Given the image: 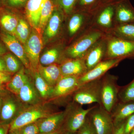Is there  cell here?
Segmentation results:
<instances>
[{
	"instance_id": "816d5d0a",
	"label": "cell",
	"mask_w": 134,
	"mask_h": 134,
	"mask_svg": "<svg viewBox=\"0 0 134 134\" xmlns=\"http://www.w3.org/2000/svg\"><path fill=\"white\" fill-rule=\"evenodd\" d=\"M52 1L54 3H58V0H52Z\"/></svg>"
},
{
	"instance_id": "83f0119b",
	"label": "cell",
	"mask_w": 134,
	"mask_h": 134,
	"mask_svg": "<svg viewBox=\"0 0 134 134\" xmlns=\"http://www.w3.org/2000/svg\"><path fill=\"white\" fill-rule=\"evenodd\" d=\"M116 31L120 38L134 41V23L120 24Z\"/></svg>"
},
{
	"instance_id": "3957f363",
	"label": "cell",
	"mask_w": 134,
	"mask_h": 134,
	"mask_svg": "<svg viewBox=\"0 0 134 134\" xmlns=\"http://www.w3.org/2000/svg\"><path fill=\"white\" fill-rule=\"evenodd\" d=\"M2 97L0 123L10 125L27 107L14 94L9 92Z\"/></svg>"
},
{
	"instance_id": "ab89813d",
	"label": "cell",
	"mask_w": 134,
	"mask_h": 134,
	"mask_svg": "<svg viewBox=\"0 0 134 134\" xmlns=\"http://www.w3.org/2000/svg\"><path fill=\"white\" fill-rule=\"evenodd\" d=\"M9 127V125L0 123V134H8Z\"/></svg>"
},
{
	"instance_id": "cb8c5ba5",
	"label": "cell",
	"mask_w": 134,
	"mask_h": 134,
	"mask_svg": "<svg viewBox=\"0 0 134 134\" xmlns=\"http://www.w3.org/2000/svg\"><path fill=\"white\" fill-rule=\"evenodd\" d=\"M104 52L103 46L99 45L94 47L87 54L85 62L88 71L93 69L100 62Z\"/></svg>"
},
{
	"instance_id": "277c9868",
	"label": "cell",
	"mask_w": 134,
	"mask_h": 134,
	"mask_svg": "<svg viewBox=\"0 0 134 134\" xmlns=\"http://www.w3.org/2000/svg\"><path fill=\"white\" fill-rule=\"evenodd\" d=\"M82 105L74 102L67 107V114L65 122L67 132L75 133L82 126L89 114L95 107L87 109L83 108Z\"/></svg>"
},
{
	"instance_id": "9a60e30c",
	"label": "cell",
	"mask_w": 134,
	"mask_h": 134,
	"mask_svg": "<svg viewBox=\"0 0 134 134\" xmlns=\"http://www.w3.org/2000/svg\"><path fill=\"white\" fill-rule=\"evenodd\" d=\"M47 0H29L25 8V16L30 26L38 32L41 10Z\"/></svg>"
},
{
	"instance_id": "8d00e7d4",
	"label": "cell",
	"mask_w": 134,
	"mask_h": 134,
	"mask_svg": "<svg viewBox=\"0 0 134 134\" xmlns=\"http://www.w3.org/2000/svg\"><path fill=\"white\" fill-rule=\"evenodd\" d=\"M125 121V133L129 134L134 127V113L130 115Z\"/></svg>"
},
{
	"instance_id": "8fae6325",
	"label": "cell",
	"mask_w": 134,
	"mask_h": 134,
	"mask_svg": "<svg viewBox=\"0 0 134 134\" xmlns=\"http://www.w3.org/2000/svg\"><path fill=\"white\" fill-rule=\"evenodd\" d=\"M123 59H110L100 62L93 69L79 77V86L84 83L100 79L106 72L119 64Z\"/></svg>"
},
{
	"instance_id": "c3c4849f",
	"label": "cell",
	"mask_w": 134,
	"mask_h": 134,
	"mask_svg": "<svg viewBox=\"0 0 134 134\" xmlns=\"http://www.w3.org/2000/svg\"><path fill=\"white\" fill-rule=\"evenodd\" d=\"M75 133H72L71 132H67L66 133H63L62 134H74Z\"/></svg>"
},
{
	"instance_id": "d6a6232c",
	"label": "cell",
	"mask_w": 134,
	"mask_h": 134,
	"mask_svg": "<svg viewBox=\"0 0 134 134\" xmlns=\"http://www.w3.org/2000/svg\"><path fill=\"white\" fill-rule=\"evenodd\" d=\"M77 132V134H97L89 114L83 125Z\"/></svg>"
},
{
	"instance_id": "ac0fdd59",
	"label": "cell",
	"mask_w": 134,
	"mask_h": 134,
	"mask_svg": "<svg viewBox=\"0 0 134 134\" xmlns=\"http://www.w3.org/2000/svg\"><path fill=\"white\" fill-rule=\"evenodd\" d=\"M44 80L52 87H54L62 77L60 66L56 63L44 66L39 64L37 70Z\"/></svg>"
},
{
	"instance_id": "4316f807",
	"label": "cell",
	"mask_w": 134,
	"mask_h": 134,
	"mask_svg": "<svg viewBox=\"0 0 134 134\" xmlns=\"http://www.w3.org/2000/svg\"><path fill=\"white\" fill-rule=\"evenodd\" d=\"M2 56L5 61L8 72L11 75L18 72L23 66H22L23 63L21 61L11 53H6Z\"/></svg>"
},
{
	"instance_id": "7dc6e473",
	"label": "cell",
	"mask_w": 134,
	"mask_h": 134,
	"mask_svg": "<svg viewBox=\"0 0 134 134\" xmlns=\"http://www.w3.org/2000/svg\"><path fill=\"white\" fill-rule=\"evenodd\" d=\"M3 103V99L2 97L0 96V112H1V109Z\"/></svg>"
},
{
	"instance_id": "4fadbf2b",
	"label": "cell",
	"mask_w": 134,
	"mask_h": 134,
	"mask_svg": "<svg viewBox=\"0 0 134 134\" xmlns=\"http://www.w3.org/2000/svg\"><path fill=\"white\" fill-rule=\"evenodd\" d=\"M16 10L0 7V30L15 36L20 16Z\"/></svg>"
},
{
	"instance_id": "7a4b0ae2",
	"label": "cell",
	"mask_w": 134,
	"mask_h": 134,
	"mask_svg": "<svg viewBox=\"0 0 134 134\" xmlns=\"http://www.w3.org/2000/svg\"><path fill=\"white\" fill-rule=\"evenodd\" d=\"M102 81L101 78L79 86L72 94L74 102L82 105L93 103L101 105Z\"/></svg>"
},
{
	"instance_id": "603a6c76",
	"label": "cell",
	"mask_w": 134,
	"mask_h": 134,
	"mask_svg": "<svg viewBox=\"0 0 134 134\" xmlns=\"http://www.w3.org/2000/svg\"><path fill=\"white\" fill-rule=\"evenodd\" d=\"M116 19L120 23H134V9L126 1L118 5L116 11Z\"/></svg>"
},
{
	"instance_id": "836d02e7",
	"label": "cell",
	"mask_w": 134,
	"mask_h": 134,
	"mask_svg": "<svg viewBox=\"0 0 134 134\" xmlns=\"http://www.w3.org/2000/svg\"><path fill=\"white\" fill-rule=\"evenodd\" d=\"M29 0H4L2 6L17 10L25 7Z\"/></svg>"
},
{
	"instance_id": "44dd1931",
	"label": "cell",
	"mask_w": 134,
	"mask_h": 134,
	"mask_svg": "<svg viewBox=\"0 0 134 134\" xmlns=\"http://www.w3.org/2000/svg\"><path fill=\"white\" fill-rule=\"evenodd\" d=\"M15 74L10 81L6 84V87L9 91L17 96L21 89L31 78L24 66Z\"/></svg>"
},
{
	"instance_id": "8992f818",
	"label": "cell",
	"mask_w": 134,
	"mask_h": 134,
	"mask_svg": "<svg viewBox=\"0 0 134 134\" xmlns=\"http://www.w3.org/2000/svg\"><path fill=\"white\" fill-rule=\"evenodd\" d=\"M89 115L97 134H113L114 125L111 115L103 106L95 105Z\"/></svg>"
},
{
	"instance_id": "d590c367",
	"label": "cell",
	"mask_w": 134,
	"mask_h": 134,
	"mask_svg": "<svg viewBox=\"0 0 134 134\" xmlns=\"http://www.w3.org/2000/svg\"><path fill=\"white\" fill-rule=\"evenodd\" d=\"M76 0H58V3L65 13L69 14L72 11Z\"/></svg>"
},
{
	"instance_id": "d6986e66",
	"label": "cell",
	"mask_w": 134,
	"mask_h": 134,
	"mask_svg": "<svg viewBox=\"0 0 134 134\" xmlns=\"http://www.w3.org/2000/svg\"><path fill=\"white\" fill-rule=\"evenodd\" d=\"M61 13L54 8L49 21L43 32V38L46 42L55 37L59 31L62 22Z\"/></svg>"
},
{
	"instance_id": "b9f144b4",
	"label": "cell",
	"mask_w": 134,
	"mask_h": 134,
	"mask_svg": "<svg viewBox=\"0 0 134 134\" xmlns=\"http://www.w3.org/2000/svg\"><path fill=\"white\" fill-rule=\"evenodd\" d=\"M0 71L8 72L5 61L2 56H0Z\"/></svg>"
},
{
	"instance_id": "f35d334b",
	"label": "cell",
	"mask_w": 134,
	"mask_h": 134,
	"mask_svg": "<svg viewBox=\"0 0 134 134\" xmlns=\"http://www.w3.org/2000/svg\"><path fill=\"white\" fill-rule=\"evenodd\" d=\"M125 121L120 123L119 125L115 126L113 134H125Z\"/></svg>"
},
{
	"instance_id": "f5cc1de1",
	"label": "cell",
	"mask_w": 134,
	"mask_h": 134,
	"mask_svg": "<svg viewBox=\"0 0 134 134\" xmlns=\"http://www.w3.org/2000/svg\"><path fill=\"white\" fill-rule=\"evenodd\" d=\"M1 39H0V42H1Z\"/></svg>"
},
{
	"instance_id": "e575fe53",
	"label": "cell",
	"mask_w": 134,
	"mask_h": 134,
	"mask_svg": "<svg viewBox=\"0 0 134 134\" xmlns=\"http://www.w3.org/2000/svg\"><path fill=\"white\" fill-rule=\"evenodd\" d=\"M37 121L25 125L19 129L20 134H40Z\"/></svg>"
},
{
	"instance_id": "60d3db41",
	"label": "cell",
	"mask_w": 134,
	"mask_h": 134,
	"mask_svg": "<svg viewBox=\"0 0 134 134\" xmlns=\"http://www.w3.org/2000/svg\"><path fill=\"white\" fill-rule=\"evenodd\" d=\"M6 87V84L0 82V96L2 97L9 92Z\"/></svg>"
},
{
	"instance_id": "4dcf8cb0",
	"label": "cell",
	"mask_w": 134,
	"mask_h": 134,
	"mask_svg": "<svg viewBox=\"0 0 134 134\" xmlns=\"http://www.w3.org/2000/svg\"><path fill=\"white\" fill-rule=\"evenodd\" d=\"M119 98L122 103L134 101V79L120 92H119Z\"/></svg>"
},
{
	"instance_id": "f1b7e54d",
	"label": "cell",
	"mask_w": 134,
	"mask_h": 134,
	"mask_svg": "<svg viewBox=\"0 0 134 134\" xmlns=\"http://www.w3.org/2000/svg\"><path fill=\"white\" fill-rule=\"evenodd\" d=\"M59 51L58 48H51L40 58V64L45 66L54 64L59 60Z\"/></svg>"
},
{
	"instance_id": "7c38bea8",
	"label": "cell",
	"mask_w": 134,
	"mask_h": 134,
	"mask_svg": "<svg viewBox=\"0 0 134 134\" xmlns=\"http://www.w3.org/2000/svg\"><path fill=\"white\" fill-rule=\"evenodd\" d=\"M79 77L62 76L54 87L52 99H60L72 95L79 86Z\"/></svg>"
},
{
	"instance_id": "5b68a950",
	"label": "cell",
	"mask_w": 134,
	"mask_h": 134,
	"mask_svg": "<svg viewBox=\"0 0 134 134\" xmlns=\"http://www.w3.org/2000/svg\"><path fill=\"white\" fill-rule=\"evenodd\" d=\"M116 78L107 76L102 79L101 88V105L108 112L110 113L117 104L119 90Z\"/></svg>"
},
{
	"instance_id": "484cf974",
	"label": "cell",
	"mask_w": 134,
	"mask_h": 134,
	"mask_svg": "<svg viewBox=\"0 0 134 134\" xmlns=\"http://www.w3.org/2000/svg\"><path fill=\"white\" fill-rule=\"evenodd\" d=\"M54 4L52 0H47L41 10L38 26V32L41 35L53 12Z\"/></svg>"
},
{
	"instance_id": "e0dca14e",
	"label": "cell",
	"mask_w": 134,
	"mask_h": 134,
	"mask_svg": "<svg viewBox=\"0 0 134 134\" xmlns=\"http://www.w3.org/2000/svg\"><path fill=\"white\" fill-rule=\"evenodd\" d=\"M62 76L80 77L88 72L85 62L82 59L67 60L60 66Z\"/></svg>"
},
{
	"instance_id": "ba28073f",
	"label": "cell",
	"mask_w": 134,
	"mask_h": 134,
	"mask_svg": "<svg viewBox=\"0 0 134 134\" xmlns=\"http://www.w3.org/2000/svg\"><path fill=\"white\" fill-rule=\"evenodd\" d=\"M107 55L110 59L134 58V41L116 38L108 43Z\"/></svg>"
},
{
	"instance_id": "f6af8a7d",
	"label": "cell",
	"mask_w": 134,
	"mask_h": 134,
	"mask_svg": "<svg viewBox=\"0 0 134 134\" xmlns=\"http://www.w3.org/2000/svg\"><path fill=\"white\" fill-rule=\"evenodd\" d=\"M63 133V131L62 129H60L55 131V132H52V133H48L40 134H62Z\"/></svg>"
},
{
	"instance_id": "74e56055",
	"label": "cell",
	"mask_w": 134,
	"mask_h": 134,
	"mask_svg": "<svg viewBox=\"0 0 134 134\" xmlns=\"http://www.w3.org/2000/svg\"><path fill=\"white\" fill-rule=\"evenodd\" d=\"M11 75L8 72L0 71V82L6 84L11 80Z\"/></svg>"
},
{
	"instance_id": "30bf717a",
	"label": "cell",
	"mask_w": 134,
	"mask_h": 134,
	"mask_svg": "<svg viewBox=\"0 0 134 134\" xmlns=\"http://www.w3.org/2000/svg\"><path fill=\"white\" fill-rule=\"evenodd\" d=\"M0 39L7 49L21 61L25 68L30 70V63L24 46L15 36L0 30Z\"/></svg>"
},
{
	"instance_id": "bcb514c9",
	"label": "cell",
	"mask_w": 134,
	"mask_h": 134,
	"mask_svg": "<svg viewBox=\"0 0 134 134\" xmlns=\"http://www.w3.org/2000/svg\"><path fill=\"white\" fill-rule=\"evenodd\" d=\"M8 134H20V133L19 129H16L9 131Z\"/></svg>"
},
{
	"instance_id": "d4e9b609",
	"label": "cell",
	"mask_w": 134,
	"mask_h": 134,
	"mask_svg": "<svg viewBox=\"0 0 134 134\" xmlns=\"http://www.w3.org/2000/svg\"><path fill=\"white\" fill-rule=\"evenodd\" d=\"M28 21L20 17L15 31V36L23 45L26 43L31 33V30Z\"/></svg>"
},
{
	"instance_id": "ffe728a7",
	"label": "cell",
	"mask_w": 134,
	"mask_h": 134,
	"mask_svg": "<svg viewBox=\"0 0 134 134\" xmlns=\"http://www.w3.org/2000/svg\"><path fill=\"white\" fill-rule=\"evenodd\" d=\"M134 113V101L118 103L113 108L111 115L115 126L125 121Z\"/></svg>"
},
{
	"instance_id": "f546056e",
	"label": "cell",
	"mask_w": 134,
	"mask_h": 134,
	"mask_svg": "<svg viewBox=\"0 0 134 134\" xmlns=\"http://www.w3.org/2000/svg\"><path fill=\"white\" fill-rule=\"evenodd\" d=\"M113 14V8L110 6L107 7L103 10L99 16L98 23L99 24L104 27H109L111 24Z\"/></svg>"
},
{
	"instance_id": "f907efd6",
	"label": "cell",
	"mask_w": 134,
	"mask_h": 134,
	"mask_svg": "<svg viewBox=\"0 0 134 134\" xmlns=\"http://www.w3.org/2000/svg\"><path fill=\"white\" fill-rule=\"evenodd\" d=\"M129 134H134V127L133 129H132V130L131 131V132H130V133Z\"/></svg>"
},
{
	"instance_id": "7bdbcfd3",
	"label": "cell",
	"mask_w": 134,
	"mask_h": 134,
	"mask_svg": "<svg viewBox=\"0 0 134 134\" xmlns=\"http://www.w3.org/2000/svg\"><path fill=\"white\" fill-rule=\"evenodd\" d=\"M7 48L3 43L0 42V56H2L7 53Z\"/></svg>"
},
{
	"instance_id": "681fc988",
	"label": "cell",
	"mask_w": 134,
	"mask_h": 134,
	"mask_svg": "<svg viewBox=\"0 0 134 134\" xmlns=\"http://www.w3.org/2000/svg\"><path fill=\"white\" fill-rule=\"evenodd\" d=\"M4 0H0V7H1L2 6L3 2Z\"/></svg>"
},
{
	"instance_id": "6da1fadb",
	"label": "cell",
	"mask_w": 134,
	"mask_h": 134,
	"mask_svg": "<svg viewBox=\"0 0 134 134\" xmlns=\"http://www.w3.org/2000/svg\"><path fill=\"white\" fill-rule=\"evenodd\" d=\"M58 111H57L53 104L47 101L27 107L10 123L9 131L19 129L25 125L46 118Z\"/></svg>"
},
{
	"instance_id": "ee69618b",
	"label": "cell",
	"mask_w": 134,
	"mask_h": 134,
	"mask_svg": "<svg viewBox=\"0 0 134 134\" xmlns=\"http://www.w3.org/2000/svg\"><path fill=\"white\" fill-rule=\"evenodd\" d=\"M96 0H80V3L82 5L85 6L93 3Z\"/></svg>"
},
{
	"instance_id": "9c48e42d",
	"label": "cell",
	"mask_w": 134,
	"mask_h": 134,
	"mask_svg": "<svg viewBox=\"0 0 134 134\" xmlns=\"http://www.w3.org/2000/svg\"><path fill=\"white\" fill-rule=\"evenodd\" d=\"M101 36L98 32H92L79 40L67 49V56L72 59H82L87 50L98 40Z\"/></svg>"
},
{
	"instance_id": "7402d4cb",
	"label": "cell",
	"mask_w": 134,
	"mask_h": 134,
	"mask_svg": "<svg viewBox=\"0 0 134 134\" xmlns=\"http://www.w3.org/2000/svg\"><path fill=\"white\" fill-rule=\"evenodd\" d=\"M33 77L34 86L44 101L52 99L54 87L50 86L40 75L37 70L30 71Z\"/></svg>"
},
{
	"instance_id": "5bb4252c",
	"label": "cell",
	"mask_w": 134,
	"mask_h": 134,
	"mask_svg": "<svg viewBox=\"0 0 134 134\" xmlns=\"http://www.w3.org/2000/svg\"><path fill=\"white\" fill-rule=\"evenodd\" d=\"M67 110L58 111L46 118L38 121L40 134L48 133L60 129L65 122Z\"/></svg>"
},
{
	"instance_id": "1f68e13d",
	"label": "cell",
	"mask_w": 134,
	"mask_h": 134,
	"mask_svg": "<svg viewBox=\"0 0 134 134\" xmlns=\"http://www.w3.org/2000/svg\"><path fill=\"white\" fill-rule=\"evenodd\" d=\"M83 21V16L80 14H75L70 18L68 24V30L70 36H73L78 31Z\"/></svg>"
},
{
	"instance_id": "2e32d148",
	"label": "cell",
	"mask_w": 134,
	"mask_h": 134,
	"mask_svg": "<svg viewBox=\"0 0 134 134\" xmlns=\"http://www.w3.org/2000/svg\"><path fill=\"white\" fill-rule=\"evenodd\" d=\"M33 81V80H32ZM31 79L20 90L17 97L25 106L35 105L44 102Z\"/></svg>"
},
{
	"instance_id": "52a82bcc",
	"label": "cell",
	"mask_w": 134,
	"mask_h": 134,
	"mask_svg": "<svg viewBox=\"0 0 134 134\" xmlns=\"http://www.w3.org/2000/svg\"><path fill=\"white\" fill-rule=\"evenodd\" d=\"M23 46L30 63L31 68L30 71L37 70L40 64V53L43 46L41 34L36 29L32 28L30 37Z\"/></svg>"
}]
</instances>
